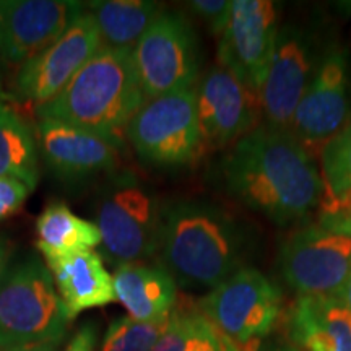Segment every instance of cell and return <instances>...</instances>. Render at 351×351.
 I'll list each match as a JSON object with an SVG mask.
<instances>
[{
  "label": "cell",
  "mask_w": 351,
  "mask_h": 351,
  "mask_svg": "<svg viewBox=\"0 0 351 351\" xmlns=\"http://www.w3.org/2000/svg\"><path fill=\"white\" fill-rule=\"evenodd\" d=\"M221 179L228 194L280 226L301 221L324 197L314 156L288 130L267 124L234 143Z\"/></svg>",
  "instance_id": "cell-1"
},
{
  "label": "cell",
  "mask_w": 351,
  "mask_h": 351,
  "mask_svg": "<svg viewBox=\"0 0 351 351\" xmlns=\"http://www.w3.org/2000/svg\"><path fill=\"white\" fill-rule=\"evenodd\" d=\"M257 239L249 225L204 199H174L161 207L160 265L186 288H215L247 267Z\"/></svg>",
  "instance_id": "cell-2"
},
{
  "label": "cell",
  "mask_w": 351,
  "mask_h": 351,
  "mask_svg": "<svg viewBox=\"0 0 351 351\" xmlns=\"http://www.w3.org/2000/svg\"><path fill=\"white\" fill-rule=\"evenodd\" d=\"M145 103L132 51L101 47L56 98L38 106L39 119L82 127L121 143Z\"/></svg>",
  "instance_id": "cell-3"
},
{
  "label": "cell",
  "mask_w": 351,
  "mask_h": 351,
  "mask_svg": "<svg viewBox=\"0 0 351 351\" xmlns=\"http://www.w3.org/2000/svg\"><path fill=\"white\" fill-rule=\"evenodd\" d=\"M161 207L153 189L132 171L112 173L96 199L99 254L116 269L158 256Z\"/></svg>",
  "instance_id": "cell-4"
},
{
  "label": "cell",
  "mask_w": 351,
  "mask_h": 351,
  "mask_svg": "<svg viewBox=\"0 0 351 351\" xmlns=\"http://www.w3.org/2000/svg\"><path fill=\"white\" fill-rule=\"evenodd\" d=\"M69 317L46 263L8 265L0 280V350L65 340Z\"/></svg>",
  "instance_id": "cell-5"
},
{
  "label": "cell",
  "mask_w": 351,
  "mask_h": 351,
  "mask_svg": "<svg viewBox=\"0 0 351 351\" xmlns=\"http://www.w3.org/2000/svg\"><path fill=\"white\" fill-rule=\"evenodd\" d=\"M125 135L143 163L156 168L194 163L205 150L194 88L145 99Z\"/></svg>",
  "instance_id": "cell-6"
},
{
  "label": "cell",
  "mask_w": 351,
  "mask_h": 351,
  "mask_svg": "<svg viewBox=\"0 0 351 351\" xmlns=\"http://www.w3.org/2000/svg\"><path fill=\"white\" fill-rule=\"evenodd\" d=\"M145 99L192 90L200 73L197 33L179 12L163 10L132 49Z\"/></svg>",
  "instance_id": "cell-7"
},
{
  "label": "cell",
  "mask_w": 351,
  "mask_h": 351,
  "mask_svg": "<svg viewBox=\"0 0 351 351\" xmlns=\"http://www.w3.org/2000/svg\"><path fill=\"white\" fill-rule=\"evenodd\" d=\"M282 289L269 276L244 267L200 298L197 307L218 330L239 345L261 341L282 314Z\"/></svg>",
  "instance_id": "cell-8"
},
{
  "label": "cell",
  "mask_w": 351,
  "mask_h": 351,
  "mask_svg": "<svg viewBox=\"0 0 351 351\" xmlns=\"http://www.w3.org/2000/svg\"><path fill=\"white\" fill-rule=\"evenodd\" d=\"M324 52L326 46H320L315 33L306 26H280L269 73L258 95L267 125L289 130L298 104L313 82Z\"/></svg>",
  "instance_id": "cell-9"
},
{
  "label": "cell",
  "mask_w": 351,
  "mask_h": 351,
  "mask_svg": "<svg viewBox=\"0 0 351 351\" xmlns=\"http://www.w3.org/2000/svg\"><path fill=\"white\" fill-rule=\"evenodd\" d=\"M278 5L270 0H234L218 39V65L261 95L278 34Z\"/></svg>",
  "instance_id": "cell-10"
},
{
  "label": "cell",
  "mask_w": 351,
  "mask_h": 351,
  "mask_svg": "<svg viewBox=\"0 0 351 351\" xmlns=\"http://www.w3.org/2000/svg\"><path fill=\"white\" fill-rule=\"evenodd\" d=\"M278 267L300 296H339L351 271V238L306 226L285 239Z\"/></svg>",
  "instance_id": "cell-11"
},
{
  "label": "cell",
  "mask_w": 351,
  "mask_h": 351,
  "mask_svg": "<svg viewBox=\"0 0 351 351\" xmlns=\"http://www.w3.org/2000/svg\"><path fill=\"white\" fill-rule=\"evenodd\" d=\"M350 112L348 54L339 46L327 47L288 132L311 155H319L324 145L350 121Z\"/></svg>",
  "instance_id": "cell-12"
},
{
  "label": "cell",
  "mask_w": 351,
  "mask_h": 351,
  "mask_svg": "<svg viewBox=\"0 0 351 351\" xmlns=\"http://www.w3.org/2000/svg\"><path fill=\"white\" fill-rule=\"evenodd\" d=\"M101 47L103 41L95 16L85 10L56 43L20 65L16 91L38 106L46 104L69 85Z\"/></svg>",
  "instance_id": "cell-13"
},
{
  "label": "cell",
  "mask_w": 351,
  "mask_h": 351,
  "mask_svg": "<svg viewBox=\"0 0 351 351\" xmlns=\"http://www.w3.org/2000/svg\"><path fill=\"white\" fill-rule=\"evenodd\" d=\"M194 90L205 150L236 143L261 125V96L226 69L210 67Z\"/></svg>",
  "instance_id": "cell-14"
},
{
  "label": "cell",
  "mask_w": 351,
  "mask_h": 351,
  "mask_svg": "<svg viewBox=\"0 0 351 351\" xmlns=\"http://www.w3.org/2000/svg\"><path fill=\"white\" fill-rule=\"evenodd\" d=\"M36 137L47 168L62 181H88L98 174H112L117 168L121 143L91 130L41 119Z\"/></svg>",
  "instance_id": "cell-15"
},
{
  "label": "cell",
  "mask_w": 351,
  "mask_h": 351,
  "mask_svg": "<svg viewBox=\"0 0 351 351\" xmlns=\"http://www.w3.org/2000/svg\"><path fill=\"white\" fill-rule=\"evenodd\" d=\"M86 8L73 0H5L2 54L8 64H25L56 43Z\"/></svg>",
  "instance_id": "cell-16"
},
{
  "label": "cell",
  "mask_w": 351,
  "mask_h": 351,
  "mask_svg": "<svg viewBox=\"0 0 351 351\" xmlns=\"http://www.w3.org/2000/svg\"><path fill=\"white\" fill-rule=\"evenodd\" d=\"M43 257L72 320L85 311L117 301L112 275L95 249L70 254L47 252Z\"/></svg>",
  "instance_id": "cell-17"
},
{
  "label": "cell",
  "mask_w": 351,
  "mask_h": 351,
  "mask_svg": "<svg viewBox=\"0 0 351 351\" xmlns=\"http://www.w3.org/2000/svg\"><path fill=\"white\" fill-rule=\"evenodd\" d=\"M287 333L296 351H351V311L339 296H298Z\"/></svg>",
  "instance_id": "cell-18"
},
{
  "label": "cell",
  "mask_w": 351,
  "mask_h": 351,
  "mask_svg": "<svg viewBox=\"0 0 351 351\" xmlns=\"http://www.w3.org/2000/svg\"><path fill=\"white\" fill-rule=\"evenodd\" d=\"M116 300L132 319L160 322L169 317L178 302V283L158 263H124L112 275Z\"/></svg>",
  "instance_id": "cell-19"
},
{
  "label": "cell",
  "mask_w": 351,
  "mask_h": 351,
  "mask_svg": "<svg viewBox=\"0 0 351 351\" xmlns=\"http://www.w3.org/2000/svg\"><path fill=\"white\" fill-rule=\"evenodd\" d=\"M104 47L132 51L163 7L152 0H98L88 3Z\"/></svg>",
  "instance_id": "cell-20"
},
{
  "label": "cell",
  "mask_w": 351,
  "mask_h": 351,
  "mask_svg": "<svg viewBox=\"0 0 351 351\" xmlns=\"http://www.w3.org/2000/svg\"><path fill=\"white\" fill-rule=\"evenodd\" d=\"M0 178H13L34 191L39 182L38 145L15 109L0 101Z\"/></svg>",
  "instance_id": "cell-21"
},
{
  "label": "cell",
  "mask_w": 351,
  "mask_h": 351,
  "mask_svg": "<svg viewBox=\"0 0 351 351\" xmlns=\"http://www.w3.org/2000/svg\"><path fill=\"white\" fill-rule=\"evenodd\" d=\"M41 254H70L95 249L101 234L95 221L77 217L62 202L49 204L36 219Z\"/></svg>",
  "instance_id": "cell-22"
},
{
  "label": "cell",
  "mask_w": 351,
  "mask_h": 351,
  "mask_svg": "<svg viewBox=\"0 0 351 351\" xmlns=\"http://www.w3.org/2000/svg\"><path fill=\"white\" fill-rule=\"evenodd\" d=\"M324 195L339 197L351 191V117L319 153Z\"/></svg>",
  "instance_id": "cell-23"
},
{
  "label": "cell",
  "mask_w": 351,
  "mask_h": 351,
  "mask_svg": "<svg viewBox=\"0 0 351 351\" xmlns=\"http://www.w3.org/2000/svg\"><path fill=\"white\" fill-rule=\"evenodd\" d=\"M168 319L160 322H142L130 315L114 319L104 332L101 351H152L168 326Z\"/></svg>",
  "instance_id": "cell-24"
},
{
  "label": "cell",
  "mask_w": 351,
  "mask_h": 351,
  "mask_svg": "<svg viewBox=\"0 0 351 351\" xmlns=\"http://www.w3.org/2000/svg\"><path fill=\"white\" fill-rule=\"evenodd\" d=\"M200 315L194 302L178 300L169 314L168 326L152 351H187L194 340Z\"/></svg>",
  "instance_id": "cell-25"
},
{
  "label": "cell",
  "mask_w": 351,
  "mask_h": 351,
  "mask_svg": "<svg viewBox=\"0 0 351 351\" xmlns=\"http://www.w3.org/2000/svg\"><path fill=\"white\" fill-rule=\"evenodd\" d=\"M317 225L351 238V191L339 197H322L317 207Z\"/></svg>",
  "instance_id": "cell-26"
},
{
  "label": "cell",
  "mask_w": 351,
  "mask_h": 351,
  "mask_svg": "<svg viewBox=\"0 0 351 351\" xmlns=\"http://www.w3.org/2000/svg\"><path fill=\"white\" fill-rule=\"evenodd\" d=\"M187 351H258V341L249 345L236 343L202 314L194 340Z\"/></svg>",
  "instance_id": "cell-27"
},
{
  "label": "cell",
  "mask_w": 351,
  "mask_h": 351,
  "mask_svg": "<svg viewBox=\"0 0 351 351\" xmlns=\"http://www.w3.org/2000/svg\"><path fill=\"white\" fill-rule=\"evenodd\" d=\"M189 7L200 20H204L213 36L223 33L231 13L230 0H194L189 2Z\"/></svg>",
  "instance_id": "cell-28"
},
{
  "label": "cell",
  "mask_w": 351,
  "mask_h": 351,
  "mask_svg": "<svg viewBox=\"0 0 351 351\" xmlns=\"http://www.w3.org/2000/svg\"><path fill=\"white\" fill-rule=\"evenodd\" d=\"M32 194L29 187L13 178H0V221L16 213Z\"/></svg>",
  "instance_id": "cell-29"
},
{
  "label": "cell",
  "mask_w": 351,
  "mask_h": 351,
  "mask_svg": "<svg viewBox=\"0 0 351 351\" xmlns=\"http://www.w3.org/2000/svg\"><path fill=\"white\" fill-rule=\"evenodd\" d=\"M98 343V328L95 324L86 322L78 328L64 351H95Z\"/></svg>",
  "instance_id": "cell-30"
},
{
  "label": "cell",
  "mask_w": 351,
  "mask_h": 351,
  "mask_svg": "<svg viewBox=\"0 0 351 351\" xmlns=\"http://www.w3.org/2000/svg\"><path fill=\"white\" fill-rule=\"evenodd\" d=\"M64 340H51L44 341V343L19 346V348H3L0 351H62Z\"/></svg>",
  "instance_id": "cell-31"
},
{
  "label": "cell",
  "mask_w": 351,
  "mask_h": 351,
  "mask_svg": "<svg viewBox=\"0 0 351 351\" xmlns=\"http://www.w3.org/2000/svg\"><path fill=\"white\" fill-rule=\"evenodd\" d=\"M8 258H10V245L3 236H0V280L8 269Z\"/></svg>",
  "instance_id": "cell-32"
},
{
  "label": "cell",
  "mask_w": 351,
  "mask_h": 351,
  "mask_svg": "<svg viewBox=\"0 0 351 351\" xmlns=\"http://www.w3.org/2000/svg\"><path fill=\"white\" fill-rule=\"evenodd\" d=\"M339 298H340L341 301L345 302L346 307H348V309L351 311V271H350V275H348V280H346V283H345L343 289H341V291H340Z\"/></svg>",
  "instance_id": "cell-33"
},
{
  "label": "cell",
  "mask_w": 351,
  "mask_h": 351,
  "mask_svg": "<svg viewBox=\"0 0 351 351\" xmlns=\"http://www.w3.org/2000/svg\"><path fill=\"white\" fill-rule=\"evenodd\" d=\"M3 33H5V0H0V52L3 46Z\"/></svg>",
  "instance_id": "cell-34"
},
{
  "label": "cell",
  "mask_w": 351,
  "mask_h": 351,
  "mask_svg": "<svg viewBox=\"0 0 351 351\" xmlns=\"http://www.w3.org/2000/svg\"><path fill=\"white\" fill-rule=\"evenodd\" d=\"M274 351H296V350H295V348H293V346H291V345H289V343H288V341H287V343H283V345L276 346V348H275Z\"/></svg>",
  "instance_id": "cell-35"
},
{
  "label": "cell",
  "mask_w": 351,
  "mask_h": 351,
  "mask_svg": "<svg viewBox=\"0 0 351 351\" xmlns=\"http://www.w3.org/2000/svg\"><path fill=\"white\" fill-rule=\"evenodd\" d=\"M3 99V93H2V85H0V101Z\"/></svg>",
  "instance_id": "cell-36"
}]
</instances>
